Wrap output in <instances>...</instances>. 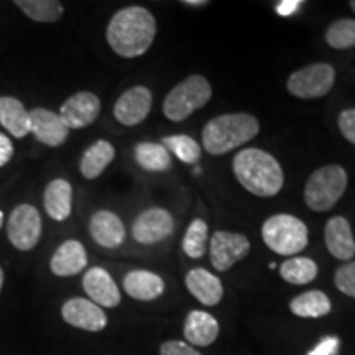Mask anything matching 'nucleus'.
Listing matches in <instances>:
<instances>
[{"mask_svg": "<svg viewBox=\"0 0 355 355\" xmlns=\"http://www.w3.org/2000/svg\"><path fill=\"white\" fill-rule=\"evenodd\" d=\"M207 224L202 219L191 222L183 239V250L191 259H201L207 248Z\"/></svg>", "mask_w": 355, "mask_h": 355, "instance_id": "30", "label": "nucleus"}, {"mask_svg": "<svg viewBox=\"0 0 355 355\" xmlns=\"http://www.w3.org/2000/svg\"><path fill=\"white\" fill-rule=\"evenodd\" d=\"M337 350H339V339L334 336H329L324 337L321 343L311 350L308 355H337Z\"/></svg>", "mask_w": 355, "mask_h": 355, "instance_id": "35", "label": "nucleus"}, {"mask_svg": "<svg viewBox=\"0 0 355 355\" xmlns=\"http://www.w3.org/2000/svg\"><path fill=\"white\" fill-rule=\"evenodd\" d=\"M152 92L145 86H135L119 97L114 105V117L117 119L122 125L133 127L139 125L148 117L152 110Z\"/></svg>", "mask_w": 355, "mask_h": 355, "instance_id": "11", "label": "nucleus"}, {"mask_svg": "<svg viewBox=\"0 0 355 355\" xmlns=\"http://www.w3.org/2000/svg\"><path fill=\"white\" fill-rule=\"evenodd\" d=\"M349 6H350V8H352V12L355 13V0H352V2H350Z\"/></svg>", "mask_w": 355, "mask_h": 355, "instance_id": "41", "label": "nucleus"}, {"mask_svg": "<svg viewBox=\"0 0 355 355\" xmlns=\"http://www.w3.org/2000/svg\"><path fill=\"white\" fill-rule=\"evenodd\" d=\"M347 188V173L339 165L319 168L304 186V201L309 209L326 212L336 206Z\"/></svg>", "mask_w": 355, "mask_h": 355, "instance_id": "4", "label": "nucleus"}, {"mask_svg": "<svg viewBox=\"0 0 355 355\" xmlns=\"http://www.w3.org/2000/svg\"><path fill=\"white\" fill-rule=\"evenodd\" d=\"M162 145L165 146L168 152L175 153L181 162L184 163H198L201 159V146L189 135H170L162 140Z\"/></svg>", "mask_w": 355, "mask_h": 355, "instance_id": "29", "label": "nucleus"}, {"mask_svg": "<svg viewBox=\"0 0 355 355\" xmlns=\"http://www.w3.org/2000/svg\"><path fill=\"white\" fill-rule=\"evenodd\" d=\"M326 247L337 260H350L355 255V241L349 220L343 216H336L326 224Z\"/></svg>", "mask_w": 355, "mask_h": 355, "instance_id": "18", "label": "nucleus"}, {"mask_svg": "<svg viewBox=\"0 0 355 355\" xmlns=\"http://www.w3.org/2000/svg\"><path fill=\"white\" fill-rule=\"evenodd\" d=\"M219 336V322L206 311H191L184 322V337L189 344L207 347Z\"/></svg>", "mask_w": 355, "mask_h": 355, "instance_id": "21", "label": "nucleus"}, {"mask_svg": "<svg viewBox=\"0 0 355 355\" xmlns=\"http://www.w3.org/2000/svg\"><path fill=\"white\" fill-rule=\"evenodd\" d=\"M211 263L219 272H227L229 268L245 259L250 252V242L245 235L217 230L211 239Z\"/></svg>", "mask_w": 355, "mask_h": 355, "instance_id": "9", "label": "nucleus"}, {"mask_svg": "<svg viewBox=\"0 0 355 355\" xmlns=\"http://www.w3.org/2000/svg\"><path fill=\"white\" fill-rule=\"evenodd\" d=\"M334 282L339 291H343L350 298H355V261H349V263L339 266Z\"/></svg>", "mask_w": 355, "mask_h": 355, "instance_id": "32", "label": "nucleus"}, {"mask_svg": "<svg viewBox=\"0 0 355 355\" xmlns=\"http://www.w3.org/2000/svg\"><path fill=\"white\" fill-rule=\"evenodd\" d=\"M61 316L69 326L78 329L99 332L107 326V316L101 306L86 298H71L63 304Z\"/></svg>", "mask_w": 355, "mask_h": 355, "instance_id": "12", "label": "nucleus"}, {"mask_svg": "<svg viewBox=\"0 0 355 355\" xmlns=\"http://www.w3.org/2000/svg\"><path fill=\"white\" fill-rule=\"evenodd\" d=\"M211 97L209 81L201 74H193L171 89L163 104V112L173 122H183L198 109L204 107Z\"/></svg>", "mask_w": 355, "mask_h": 355, "instance_id": "5", "label": "nucleus"}, {"mask_svg": "<svg viewBox=\"0 0 355 355\" xmlns=\"http://www.w3.org/2000/svg\"><path fill=\"white\" fill-rule=\"evenodd\" d=\"M157 35V20L145 7L132 6L119 10L107 26L109 46L122 58L145 55Z\"/></svg>", "mask_w": 355, "mask_h": 355, "instance_id": "1", "label": "nucleus"}, {"mask_svg": "<svg viewBox=\"0 0 355 355\" xmlns=\"http://www.w3.org/2000/svg\"><path fill=\"white\" fill-rule=\"evenodd\" d=\"M30 132L48 146H61L68 139L69 128L58 112L37 107L30 110Z\"/></svg>", "mask_w": 355, "mask_h": 355, "instance_id": "14", "label": "nucleus"}, {"mask_svg": "<svg viewBox=\"0 0 355 355\" xmlns=\"http://www.w3.org/2000/svg\"><path fill=\"white\" fill-rule=\"evenodd\" d=\"M15 6L33 21L55 24L63 17L64 7L58 0H15Z\"/></svg>", "mask_w": 355, "mask_h": 355, "instance_id": "27", "label": "nucleus"}, {"mask_svg": "<svg viewBox=\"0 0 355 355\" xmlns=\"http://www.w3.org/2000/svg\"><path fill=\"white\" fill-rule=\"evenodd\" d=\"M2 286H3V270L2 266H0V291H2Z\"/></svg>", "mask_w": 355, "mask_h": 355, "instance_id": "39", "label": "nucleus"}, {"mask_svg": "<svg viewBox=\"0 0 355 355\" xmlns=\"http://www.w3.org/2000/svg\"><path fill=\"white\" fill-rule=\"evenodd\" d=\"M44 211L55 220H64L73 211V188L63 178L53 180L44 189Z\"/></svg>", "mask_w": 355, "mask_h": 355, "instance_id": "22", "label": "nucleus"}, {"mask_svg": "<svg viewBox=\"0 0 355 355\" xmlns=\"http://www.w3.org/2000/svg\"><path fill=\"white\" fill-rule=\"evenodd\" d=\"M87 265L86 248L78 241H66L51 257L50 268L56 277H74Z\"/></svg>", "mask_w": 355, "mask_h": 355, "instance_id": "17", "label": "nucleus"}, {"mask_svg": "<svg viewBox=\"0 0 355 355\" xmlns=\"http://www.w3.org/2000/svg\"><path fill=\"white\" fill-rule=\"evenodd\" d=\"M326 42L336 50H347L355 46V20L340 19L334 21L327 28Z\"/></svg>", "mask_w": 355, "mask_h": 355, "instance_id": "31", "label": "nucleus"}, {"mask_svg": "<svg viewBox=\"0 0 355 355\" xmlns=\"http://www.w3.org/2000/svg\"><path fill=\"white\" fill-rule=\"evenodd\" d=\"M83 288L92 303L104 308H115L121 304V291L115 285L114 278L110 277L107 270L94 266L87 270L83 278Z\"/></svg>", "mask_w": 355, "mask_h": 355, "instance_id": "15", "label": "nucleus"}, {"mask_svg": "<svg viewBox=\"0 0 355 355\" xmlns=\"http://www.w3.org/2000/svg\"><path fill=\"white\" fill-rule=\"evenodd\" d=\"M331 301L326 293L313 290L296 296L290 303L293 314L300 318H322L331 313Z\"/></svg>", "mask_w": 355, "mask_h": 355, "instance_id": "26", "label": "nucleus"}, {"mask_svg": "<svg viewBox=\"0 0 355 355\" xmlns=\"http://www.w3.org/2000/svg\"><path fill=\"white\" fill-rule=\"evenodd\" d=\"M123 290L130 298L139 301H153L165 291V282L157 273L148 270H133L123 278Z\"/></svg>", "mask_w": 355, "mask_h": 355, "instance_id": "19", "label": "nucleus"}, {"mask_svg": "<svg viewBox=\"0 0 355 355\" xmlns=\"http://www.w3.org/2000/svg\"><path fill=\"white\" fill-rule=\"evenodd\" d=\"M234 175L248 193L259 198H272L285 183L282 165L273 155L260 148H245L234 158Z\"/></svg>", "mask_w": 355, "mask_h": 355, "instance_id": "2", "label": "nucleus"}, {"mask_svg": "<svg viewBox=\"0 0 355 355\" xmlns=\"http://www.w3.org/2000/svg\"><path fill=\"white\" fill-rule=\"evenodd\" d=\"M89 230L96 243L105 248H115L125 241V225L121 217L110 211H97L91 217Z\"/></svg>", "mask_w": 355, "mask_h": 355, "instance_id": "16", "label": "nucleus"}, {"mask_svg": "<svg viewBox=\"0 0 355 355\" xmlns=\"http://www.w3.org/2000/svg\"><path fill=\"white\" fill-rule=\"evenodd\" d=\"M261 237L275 254L290 257L300 254L308 245V227L298 217L277 214L265 220Z\"/></svg>", "mask_w": 355, "mask_h": 355, "instance_id": "6", "label": "nucleus"}, {"mask_svg": "<svg viewBox=\"0 0 355 355\" xmlns=\"http://www.w3.org/2000/svg\"><path fill=\"white\" fill-rule=\"evenodd\" d=\"M133 157L146 171H166L171 168V155L162 144L141 141L133 150Z\"/></svg>", "mask_w": 355, "mask_h": 355, "instance_id": "25", "label": "nucleus"}, {"mask_svg": "<svg viewBox=\"0 0 355 355\" xmlns=\"http://www.w3.org/2000/svg\"><path fill=\"white\" fill-rule=\"evenodd\" d=\"M279 275L291 285H308L318 277V265L314 260L304 257L290 259L279 266Z\"/></svg>", "mask_w": 355, "mask_h": 355, "instance_id": "28", "label": "nucleus"}, {"mask_svg": "<svg viewBox=\"0 0 355 355\" xmlns=\"http://www.w3.org/2000/svg\"><path fill=\"white\" fill-rule=\"evenodd\" d=\"M260 123L252 114H225L212 119L202 130V145L207 153L224 155L255 139Z\"/></svg>", "mask_w": 355, "mask_h": 355, "instance_id": "3", "label": "nucleus"}, {"mask_svg": "<svg viewBox=\"0 0 355 355\" xmlns=\"http://www.w3.org/2000/svg\"><path fill=\"white\" fill-rule=\"evenodd\" d=\"M42 217L32 204H20L12 211L7 222L8 241L17 250L28 252L37 247L42 237Z\"/></svg>", "mask_w": 355, "mask_h": 355, "instance_id": "8", "label": "nucleus"}, {"mask_svg": "<svg viewBox=\"0 0 355 355\" xmlns=\"http://www.w3.org/2000/svg\"><path fill=\"white\" fill-rule=\"evenodd\" d=\"M13 144L7 135L0 133V168L6 166L8 162L13 158Z\"/></svg>", "mask_w": 355, "mask_h": 355, "instance_id": "36", "label": "nucleus"}, {"mask_svg": "<svg viewBox=\"0 0 355 355\" xmlns=\"http://www.w3.org/2000/svg\"><path fill=\"white\" fill-rule=\"evenodd\" d=\"M115 158V148L107 140H99L84 152L79 170L86 180H96L105 171Z\"/></svg>", "mask_w": 355, "mask_h": 355, "instance_id": "24", "label": "nucleus"}, {"mask_svg": "<svg viewBox=\"0 0 355 355\" xmlns=\"http://www.w3.org/2000/svg\"><path fill=\"white\" fill-rule=\"evenodd\" d=\"M186 288L204 306L219 304L224 295L220 279L204 268H194L186 275Z\"/></svg>", "mask_w": 355, "mask_h": 355, "instance_id": "20", "label": "nucleus"}, {"mask_svg": "<svg viewBox=\"0 0 355 355\" xmlns=\"http://www.w3.org/2000/svg\"><path fill=\"white\" fill-rule=\"evenodd\" d=\"M184 6H193V7H204V6H207V3L209 2H206V0H184Z\"/></svg>", "mask_w": 355, "mask_h": 355, "instance_id": "38", "label": "nucleus"}, {"mask_svg": "<svg viewBox=\"0 0 355 355\" xmlns=\"http://www.w3.org/2000/svg\"><path fill=\"white\" fill-rule=\"evenodd\" d=\"M101 112V99L92 92L83 91L71 96L61 105L60 117L68 128H84L96 122Z\"/></svg>", "mask_w": 355, "mask_h": 355, "instance_id": "13", "label": "nucleus"}, {"mask_svg": "<svg viewBox=\"0 0 355 355\" xmlns=\"http://www.w3.org/2000/svg\"><path fill=\"white\" fill-rule=\"evenodd\" d=\"M336 71L327 63H314L295 71L288 78L286 87L291 96L300 99H318L326 96L334 86Z\"/></svg>", "mask_w": 355, "mask_h": 355, "instance_id": "7", "label": "nucleus"}, {"mask_svg": "<svg viewBox=\"0 0 355 355\" xmlns=\"http://www.w3.org/2000/svg\"><path fill=\"white\" fill-rule=\"evenodd\" d=\"M339 128L344 139L355 145V109H347L339 115Z\"/></svg>", "mask_w": 355, "mask_h": 355, "instance_id": "33", "label": "nucleus"}, {"mask_svg": "<svg viewBox=\"0 0 355 355\" xmlns=\"http://www.w3.org/2000/svg\"><path fill=\"white\" fill-rule=\"evenodd\" d=\"M0 125L15 139H24L30 133V112L15 97L0 96Z\"/></svg>", "mask_w": 355, "mask_h": 355, "instance_id": "23", "label": "nucleus"}, {"mask_svg": "<svg viewBox=\"0 0 355 355\" xmlns=\"http://www.w3.org/2000/svg\"><path fill=\"white\" fill-rule=\"evenodd\" d=\"M173 230H175V220L170 212L162 207L144 211L132 225L133 239L144 245L165 241L173 234Z\"/></svg>", "mask_w": 355, "mask_h": 355, "instance_id": "10", "label": "nucleus"}, {"mask_svg": "<svg viewBox=\"0 0 355 355\" xmlns=\"http://www.w3.org/2000/svg\"><path fill=\"white\" fill-rule=\"evenodd\" d=\"M2 224H3V212L0 211V227H2Z\"/></svg>", "mask_w": 355, "mask_h": 355, "instance_id": "40", "label": "nucleus"}, {"mask_svg": "<svg viewBox=\"0 0 355 355\" xmlns=\"http://www.w3.org/2000/svg\"><path fill=\"white\" fill-rule=\"evenodd\" d=\"M300 6H303V2H300V0H282L277 6V12L283 17H290L298 10Z\"/></svg>", "mask_w": 355, "mask_h": 355, "instance_id": "37", "label": "nucleus"}, {"mask_svg": "<svg viewBox=\"0 0 355 355\" xmlns=\"http://www.w3.org/2000/svg\"><path fill=\"white\" fill-rule=\"evenodd\" d=\"M159 355H202L196 349L191 347L189 344L181 343V340H166L159 347Z\"/></svg>", "mask_w": 355, "mask_h": 355, "instance_id": "34", "label": "nucleus"}]
</instances>
